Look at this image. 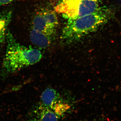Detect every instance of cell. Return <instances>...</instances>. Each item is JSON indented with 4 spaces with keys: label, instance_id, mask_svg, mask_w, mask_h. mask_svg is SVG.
<instances>
[{
    "label": "cell",
    "instance_id": "cell-3",
    "mask_svg": "<svg viewBox=\"0 0 121 121\" xmlns=\"http://www.w3.org/2000/svg\"><path fill=\"white\" fill-rule=\"evenodd\" d=\"M99 5L98 0H62L55 11L68 20L94 13L100 9Z\"/></svg>",
    "mask_w": 121,
    "mask_h": 121
},
{
    "label": "cell",
    "instance_id": "cell-2",
    "mask_svg": "<svg viewBox=\"0 0 121 121\" xmlns=\"http://www.w3.org/2000/svg\"><path fill=\"white\" fill-rule=\"evenodd\" d=\"M108 13L107 11L100 9L92 14L68 20L62 31L61 39L67 43L78 41L107 22Z\"/></svg>",
    "mask_w": 121,
    "mask_h": 121
},
{
    "label": "cell",
    "instance_id": "cell-8",
    "mask_svg": "<svg viewBox=\"0 0 121 121\" xmlns=\"http://www.w3.org/2000/svg\"><path fill=\"white\" fill-rule=\"evenodd\" d=\"M12 13L11 12L0 13V43L6 39L8 26L11 21Z\"/></svg>",
    "mask_w": 121,
    "mask_h": 121
},
{
    "label": "cell",
    "instance_id": "cell-6",
    "mask_svg": "<svg viewBox=\"0 0 121 121\" xmlns=\"http://www.w3.org/2000/svg\"><path fill=\"white\" fill-rule=\"evenodd\" d=\"M32 119L33 121H58L56 113L41 104L35 109Z\"/></svg>",
    "mask_w": 121,
    "mask_h": 121
},
{
    "label": "cell",
    "instance_id": "cell-9",
    "mask_svg": "<svg viewBox=\"0 0 121 121\" xmlns=\"http://www.w3.org/2000/svg\"><path fill=\"white\" fill-rule=\"evenodd\" d=\"M14 0H0V6L8 4Z\"/></svg>",
    "mask_w": 121,
    "mask_h": 121
},
{
    "label": "cell",
    "instance_id": "cell-1",
    "mask_svg": "<svg viewBox=\"0 0 121 121\" xmlns=\"http://www.w3.org/2000/svg\"><path fill=\"white\" fill-rule=\"evenodd\" d=\"M6 40L7 48L3 67L8 73H13L34 65L42 59L43 55L40 50L21 45L8 31Z\"/></svg>",
    "mask_w": 121,
    "mask_h": 121
},
{
    "label": "cell",
    "instance_id": "cell-7",
    "mask_svg": "<svg viewBox=\"0 0 121 121\" xmlns=\"http://www.w3.org/2000/svg\"><path fill=\"white\" fill-rule=\"evenodd\" d=\"M59 98V94L55 90L52 88H47L41 95V104L50 109H53Z\"/></svg>",
    "mask_w": 121,
    "mask_h": 121
},
{
    "label": "cell",
    "instance_id": "cell-5",
    "mask_svg": "<svg viewBox=\"0 0 121 121\" xmlns=\"http://www.w3.org/2000/svg\"><path fill=\"white\" fill-rule=\"evenodd\" d=\"M30 41L39 48H45L51 45L55 37L32 29L30 34Z\"/></svg>",
    "mask_w": 121,
    "mask_h": 121
},
{
    "label": "cell",
    "instance_id": "cell-4",
    "mask_svg": "<svg viewBox=\"0 0 121 121\" xmlns=\"http://www.w3.org/2000/svg\"><path fill=\"white\" fill-rule=\"evenodd\" d=\"M58 24V17L55 12L43 11L35 16L32 29L56 37Z\"/></svg>",
    "mask_w": 121,
    "mask_h": 121
}]
</instances>
